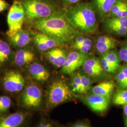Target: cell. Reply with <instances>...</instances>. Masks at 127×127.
<instances>
[{
    "label": "cell",
    "instance_id": "13",
    "mask_svg": "<svg viewBox=\"0 0 127 127\" xmlns=\"http://www.w3.org/2000/svg\"><path fill=\"white\" fill-rule=\"evenodd\" d=\"M34 41L38 48L41 51L54 48L60 44L54 38L41 32L34 35Z\"/></svg>",
    "mask_w": 127,
    "mask_h": 127
},
{
    "label": "cell",
    "instance_id": "16",
    "mask_svg": "<svg viewBox=\"0 0 127 127\" xmlns=\"http://www.w3.org/2000/svg\"><path fill=\"white\" fill-rule=\"evenodd\" d=\"M117 44L115 40L112 37L102 36L97 39L95 47L96 50L101 54H105L114 49Z\"/></svg>",
    "mask_w": 127,
    "mask_h": 127
},
{
    "label": "cell",
    "instance_id": "21",
    "mask_svg": "<svg viewBox=\"0 0 127 127\" xmlns=\"http://www.w3.org/2000/svg\"><path fill=\"white\" fill-rule=\"evenodd\" d=\"M113 103L117 105L127 104V90L121 89L115 94L113 98Z\"/></svg>",
    "mask_w": 127,
    "mask_h": 127
},
{
    "label": "cell",
    "instance_id": "4",
    "mask_svg": "<svg viewBox=\"0 0 127 127\" xmlns=\"http://www.w3.org/2000/svg\"><path fill=\"white\" fill-rule=\"evenodd\" d=\"M72 92L67 84L64 81L57 80L53 82L48 92L47 105L52 108L72 97Z\"/></svg>",
    "mask_w": 127,
    "mask_h": 127
},
{
    "label": "cell",
    "instance_id": "8",
    "mask_svg": "<svg viewBox=\"0 0 127 127\" xmlns=\"http://www.w3.org/2000/svg\"><path fill=\"white\" fill-rule=\"evenodd\" d=\"M87 54L77 51H73L70 53L62 67L61 72L66 74L73 73L80 67L83 65L88 57Z\"/></svg>",
    "mask_w": 127,
    "mask_h": 127
},
{
    "label": "cell",
    "instance_id": "7",
    "mask_svg": "<svg viewBox=\"0 0 127 127\" xmlns=\"http://www.w3.org/2000/svg\"><path fill=\"white\" fill-rule=\"evenodd\" d=\"M2 82L5 90L11 93L21 91L25 85V80L23 75L14 70L8 71L5 73Z\"/></svg>",
    "mask_w": 127,
    "mask_h": 127
},
{
    "label": "cell",
    "instance_id": "5",
    "mask_svg": "<svg viewBox=\"0 0 127 127\" xmlns=\"http://www.w3.org/2000/svg\"><path fill=\"white\" fill-rule=\"evenodd\" d=\"M42 98L41 89L35 85H28L19 97V104L24 107L36 108L40 106Z\"/></svg>",
    "mask_w": 127,
    "mask_h": 127
},
{
    "label": "cell",
    "instance_id": "9",
    "mask_svg": "<svg viewBox=\"0 0 127 127\" xmlns=\"http://www.w3.org/2000/svg\"><path fill=\"white\" fill-rule=\"evenodd\" d=\"M84 101L93 111L102 114L109 108L110 97L92 94L85 96Z\"/></svg>",
    "mask_w": 127,
    "mask_h": 127
},
{
    "label": "cell",
    "instance_id": "36",
    "mask_svg": "<svg viewBox=\"0 0 127 127\" xmlns=\"http://www.w3.org/2000/svg\"><path fill=\"white\" fill-rule=\"evenodd\" d=\"M72 127H91L86 123H77L73 125Z\"/></svg>",
    "mask_w": 127,
    "mask_h": 127
},
{
    "label": "cell",
    "instance_id": "38",
    "mask_svg": "<svg viewBox=\"0 0 127 127\" xmlns=\"http://www.w3.org/2000/svg\"><path fill=\"white\" fill-rule=\"evenodd\" d=\"M69 3H75L80 0H64Z\"/></svg>",
    "mask_w": 127,
    "mask_h": 127
},
{
    "label": "cell",
    "instance_id": "33",
    "mask_svg": "<svg viewBox=\"0 0 127 127\" xmlns=\"http://www.w3.org/2000/svg\"><path fill=\"white\" fill-rule=\"evenodd\" d=\"M115 16L116 17H127V5L118 12Z\"/></svg>",
    "mask_w": 127,
    "mask_h": 127
},
{
    "label": "cell",
    "instance_id": "29",
    "mask_svg": "<svg viewBox=\"0 0 127 127\" xmlns=\"http://www.w3.org/2000/svg\"><path fill=\"white\" fill-rule=\"evenodd\" d=\"M106 27L112 32L120 35H124L127 33V28H126L115 26H108Z\"/></svg>",
    "mask_w": 127,
    "mask_h": 127
},
{
    "label": "cell",
    "instance_id": "28",
    "mask_svg": "<svg viewBox=\"0 0 127 127\" xmlns=\"http://www.w3.org/2000/svg\"><path fill=\"white\" fill-rule=\"evenodd\" d=\"M100 63L104 71L107 73H114L116 70L107 61L104 55L100 60Z\"/></svg>",
    "mask_w": 127,
    "mask_h": 127
},
{
    "label": "cell",
    "instance_id": "20",
    "mask_svg": "<svg viewBox=\"0 0 127 127\" xmlns=\"http://www.w3.org/2000/svg\"><path fill=\"white\" fill-rule=\"evenodd\" d=\"M11 53L9 45L4 41L0 40V64L7 61Z\"/></svg>",
    "mask_w": 127,
    "mask_h": 127
},
{
    "label": "cell",
    "instance_id": "27",
    "mask_svg": "<svg viewBox=\"0 0 127 127\" xmlns=\"http://www.w3.org/2000/svg\"><path fill=\"white\" fill-rule=\"evenodd\" d=\"M127 5V2L123 1L122 0H118L112 7L110 13L113 16H115L118 12Z\"/></svg>",
    "mask_w": 127,
    "mask_h": 127
},
{
    "label": "cell",
    "instance_id": "31",
    "mask_svg": "<svg viewBox=\"0 0 127 127\" xmlns=\"http://www.w3.org/2000/svg\"><path fill=\"white\" fill-rule=\"evenodd\" d=\"M120 59L127 63V45L123 47L119 51Z\"/></svg>",
    "mask_w": 127,
    "mask_h": 127
},
{
    "label": "cell",
    "instance_id": "19",
    "mask_svg": "<svg viewBox=\"0 0 127 127\" xmlns=\"http://www.w3.org/2000/svg\"><path fill=\"white\" fill-rule=\"evenodd\" d=\"M117 0H94L98 11L101 16H104L110 12L112 7Z\"/></svg>",
    "mask_w": 127,
    "mask_h": 127
},
{
    "label": "cell",
    "instance_id": "26",
    "mask_svg": "<svg viewBox=\"0 0 127 127\" xmlns=\"http://www.w3.org/2000/svg\"><path fill=\"white\" fill-rule=\"evenodd\" d=\"M91 81L89 77L82 74V86L81 94H85L91 89Z\"/></svg>",
    "mask_w": 127,
    "mask_h": 127
},
{
    "label": "cell",
    "instance_id": "32",
    "mask_svg": "<svg viewBox=\"0 0 127 127\" xmlns=\"http://www.w3.org/2000/svg\"><path fill=\"white\" fill-rule=\"evenodd\" d=\"M73 47L75 49L84 53H88L91 48V46L83 45H73Z\"/></svg>",
    "mask_w": 127,
    "mask_h": 127
},
{
    "label": "cell",
    "instance_id": "40",
    "mask_svg": "<svg viewBox=\"0 0 127 127\" xmlns=\"http://www.w3.org/2000/svg\"><path fill=\"white\" fill-rule=\"evenodd\" d=\"M125 126L126 127H127V117H126V118H125Z\"/></svg>",
    "mask_w": 127,
    "mask_h": 127
},
{
    "label": "cell",
    "instance_id": "24",
    "mask_svg": "<svg viewBox=\"0 0 127 127\" xmlns=\"http://www.w3.org/2000/svg\"><path fill=\"white\" fill-rule=\"evenodd\" d=\"M71 86L73 92L81 94L82 86V74L77 73L73 76Z\"/></svg>",
    "mask_w": 127,
    "mask_h": 127
},
{
    "label": "cell",
    "instance_id": "22",
    "mask_svg": "<svg viewBox=\"0 0 127 127\" xmlns=\"http://www.w3.org/2000/svg\"><path fill=\"white\" fill-rule=\"evenodd\" d=\"M106 26H115L127 28V17H114L106 20Z\"/></svg>",
    "mask_w": 127,
    "mask_h": 127
},
{
    "label": "cell",
    "instance_id": "18",
    "mask_svg": "<svg viewBox=\"0 0 127 127\" xmlns=\"http://www.w3.org/2000/svg\"><path fill=\"white\" fill-rule=\"evenodd\" d=\"M34 55L30 50H18L15 57V63L18 66H22L33 61Z\"/></svg>",
    "mask_w": 127,
    "mask_h": 127
},
{
    "label": "cell",
    "instance_id": "15",
    "mask_svg": "<svg viewBox=\"0 0 127 127\" xmlns=\"http://www.w3.org/2000/svg\"><path fill=\"white\" fill-rule=\"evenodd\" d=\"M46 55L50 63L57 68L62 67L67 58L64 51L58 48L48 51Z\"/></svg>",
    "mask_w": 127,
    "mask_h": 127
},
{
    "label": "cell",
    "instance_id": "30",
    "mask_svg": "<svg viewBox=\"0 0 127 127\" xmlns=\"http://www.w3.org/2000/svg\"><path fill=\"white\" fill-rule=\"evenodd\" d=\"M73 45H83L92 47V42L90 39L82 36H79L76 38Z\"/></svg>",
    "mask_w": 127,
    "mask_h": 127
},
{
    "label": "cell",
    "instance_id": "6",
    "mask_svg": "<svg viewBox=\"0 0 127 127\" xmlns=\"http://www.w3.org/2000/svg\"><path fill=\"white\" fill-rule=\"evenodd\" d=\"M25 17V12L22 2L14 0L7 16L9 30L17 31L21 29Z\"/></svg>",
    "mask_w": 127,
    "mask_h": 127
},
{
    "label": "cell",
    "instance_id": "2",
    "mask_svg": "<svg viewBox=\"0 0 127 127\" xmlns=\"http://www.w3.org/2000/svg\"><path fill=\"white\" fill-rule=\"evenodd\" d=\"M65 15L69 23L76 29L87 32H95L96 29L95 13L89 5H79Z\"/></svg>",
    "mask_w": 127,
    "mask_h": 127
},
{
    "label": "cell",
    "instance_id": "3",
    "mask_svg": "<svg viewBox=\"0 0 127 127\" xmlns=\"http://www.w3.org/2000/svg\"><path fill=\"white\" fill-rule=\"evenodd\" d=\"M21 2L25 16L30 20L47 18L54 13L53 6L42 0H23Z\"/></svg>",
    "mask_w": 127,
    "mask_h": 127
},
{
    "label": "cell",
    "instance_id": "11",
    "mask_svg": "<svg viewBox=\"0 0 127 127\" xmlns=\"http://www.w3.org/2000/svg\"><path fill=\"white\" fill-rule=\"evenodd\" d=\"M7 34L14 46L17 47H23L28 45L31 41L29 33L22 29L17 31L8 30Z\"/></svg>",
    "mask_w": 127,
    "mask_h": 127
},
{
    "label": "cell",
    "instance_id": "14",
    "mask_svg": "<svg viewBox=\"0 0 127 127\" xmlns=\"http://www.w3.org/2000/svg\"><path fill=\"white\" fill-rule=\"evenodd\" d=\"M28 72L31 76L38 82H45L50 76L49 71L42 64L38 63L31 64L28 68Z\"/></svg>",
    "mask_w": 127,
    "mask_h": 127
},
{
    "label": "cell",
    "instance_id": "34",
    "mask_svg": "<svg viewBox=\"0 0 127 127\" xmlns=\"http://www.w3.org/2000/svg\"><path fill=\"white\" fill-rule=\"evenodd\" d=\"M9 7V3L5 0H0V12L5 10Z\"/></svg>",
    "mask_w": 127,
    "mask_h": 127
},
{
    "label": "cell",
    "instance_id": "10",
    "mask_svg": "<svg viewBox=\"0 0 127 127\" xmlns=\"http://www.w3.org/2000/svg\"><path fill=\"white\" fill-rule=\"evenodd\" d=\"M27 115L18 112L0 117V127H21L25 122Z\"/></svg>",
    "mask_w": 127,
    "mask_h": 127
},
{
    "label": "cell",
    "instance_id": "23",
    "mask_svg": "<svg viewBox=\"0 0 127 127\" xmlns=\"http://www.w3.org/2000/svg\"><path fill=\"white\" fill-rule=\"evenodd\" d=\"M104 56L110 64L116 70L118 68L120 64V58L117 54L114 51H108Z\"/></svg>",
    "mask_w": 127,
    "mask_h": 127
},
{
    "label": "cell",
    "instance_id": "1",
    "mask_svg": "<svg viewBox=\"0 0 127 127\" xmlns=\"http://www.w3.org/2000/svg\"><path fill=\"white\" fill-rule=\"evenodd\" d=\"M33 27L60 43L72 41L79 34L77 29L69 23L65 15L61 12H54L47 18L37 20Z\"/></svg>",
    "mask_w": 127,
    "mask_h": 127
},
{
    "label": "cell",
    "instance_id": "35",
    "mask_svg": "<svg viewBox=\"0 0 127 127\" xmlns=\"http://www.w3.org/2000/svg\"><path fill=\"white\" fill-rule=\"evenodd\" d=\"M37 127H53L52 125L50 123L42 122Z\"/></svg>",
    "mask_w": 127,
    "mask_h": 127
},
{
    "label": "cell",
    "instance_id": "12",
    "mask_svg": "<svg viewBox=\"0 0 127 127\" xmlns=\"http://www.w3.org/2000/svg\"><path fill=\"white\" fill-rule=\"evenodd\" d=\"M83 67L87 75L93 78L100 77L104 71L101 66L100 60L95 58L87 59L83 64Z\"/></svg>",
    "mask_w": 127,
    "mask_h": 127
},
{
    "label": "cell",
    "instance_id": "25",
    "mask_svg": "<svg viewBox=\"0 0 127 127\" xmlns=\"http://www.w3.org/2000/svg\"><path fill=\"white\" fill-rule=\"evenodd\" d=\"M11 103V99L8 96H0V114L7 112L10 108Z\"/></svg>",
    "mask_w": 127,
    "mask_h": 127
},
{
    "label": "cell",
    "instance_id": "17",
    "mask_svg": "<svg viewBox=\"0 0 127 127\" xmlns=\"http://www.w3.org/2000/svg\"><path fill=\"white\" fill-rule=\"evenodd\" d=\"M115 88V83L112 81H104L97 84L92 88V94L111 97Z\"/></svg>",
    "mask_w": 127,
    "mask_h": 127
},
{
    "label": "cell",
    "instance_id": "39",
    "mask_svg": "<svg viewBox=\"0 0 127 127\" xmlns=\"http://www.w3.org/2000/svg\"><path fill=\"white\" fill-rule=\"evenodd\" d=\"M123 109L124 113V114L126 115V116L127 117V104H125V105H123Z\"/></svg>",
    "mask_w": 127,
    "mask_h": 127
},
{
    "label": "cell",
    "instance_id": "37",
    "mask_svg": "<svg viewBox=\"0 0 127 127\" xmlns=\"http://www.w3.org/2000/svg\"><path fill=\"white\" fill-rule=\"evenodd\" d=\"M120 69L123 71V72L125 75V78H126V83L127 87V66L126 65L123 66L122 67H121Z\"/></svg>",
    "mask_w": 127,
    "mask_h": 127
}]
</instances>
